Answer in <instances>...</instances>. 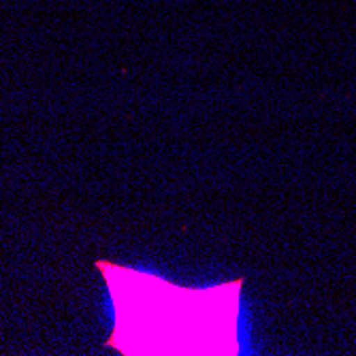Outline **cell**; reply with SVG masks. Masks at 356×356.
I'll use <instances>...</instances> for the list:
<instances>
[{"instance_id":"cell-1","label":"cell","mask_w":356,"mask_h":356,"mask_svg":"<svg viewBox=\"0 0 356 356\" xmlns=\"http://www.w3.org/2000/svg\"><path fill=\"white\" fill-rule=\"evenodd\" d=\"M115 309L107 346L122 354H237L243 280L184 288L113 263H96Z\"/></svg>"}]
</instances>
